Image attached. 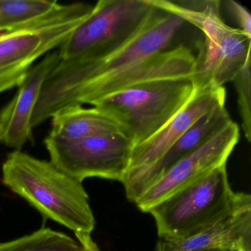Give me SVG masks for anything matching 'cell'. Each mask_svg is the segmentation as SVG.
<instances>
[{
	"mask_svg": "<svg viewBox=\"0 0 251 251\" xmlns=\"http://www.w3.org/2000/svg\"><path fill=\"white\" fill-rule=\"evenodd\" d=\"M185 23L176 14L158 8L142 30L116 52L100 59L61 60L44 83L32 127L75 106L84 92L98 83L168 49Z\"/></svg>",
	"mask_w": 251,
	"mask_h": 251,
	"instance_id": "1",
	"label": "cell"
},
{
	"mask_svg": "<svg viewBox=\"0 0 251 251\" xmlns=\"http://www.w3.org/2000/svg\"><path fill=\"white\" fill-rule=\"evenodd\" d=\"M239 138V126L231 120L203 145L155 179L135 204L141 211L148 212L163 200L226 165Z\"/></svg>",
	"mask_w": 251,
	"mask_h": 251,
	"instance_id": "10",
	"label": "cell"
},
{
	"mask_svg": "<svg viewBox=\"0 0 251 251\" xmlns=\"http://www.w3.org/2000/svg\"><path fill=\"white\" fill-rule=\"evenodd\" d=\"M251 195L234 192L226 165L151 208L159 239H180L220 221L247 202Z\"/></svg>",
	"mask_w": 251,
	"mask_h": 251,
	"instance_id": "4",
	"label": "cell"
},
{
	"mask_svg": "<svg viewBox=\"0 0 251 251\" xmlns=\"http://www.w3.org/2000/svg\"><path fill=\"white\" fill-rule=\"evenodd\" d=\"M45 145L50 161L58 170L81 183L92 177L123 181L133 148V142L123 133L76 140L49 134Z\"/></svg>",
	"mask_w": 251,
	"mask_h": 251,
	"instance_id": "8",
	"label": "cell"
},
{
	"mask_svg": "<svg viewBox=\"0 0 251 251\" xmlns=\"http://www.w3.org/2000/svg\"><path fill=\"white\" fill-rule=\"evenodd\" d=\"M152 5L176 14L202 31L204 44L192 81L198 90L224 87L251 58V39L239 28L226 24L219 0L170 1L150 0Z\"/></svg>",
	"mask_w": 251,
	"mask_h": 251,
	"instance_id": "3",
	"label": "cell"
},
{
	"mask_svg": "<svg viewBox=\"0 0 251 251\" xmlns=\"http://www.w3.org/2000/svg\"><path fill=\"white\" fill-rule=\"evenodd\" d=\"M78 240L79 248L77 251H100L98 245L92 239L91 233H75Z\"/></svg>",
	"mask_w": 251,
	"mask_h": 251,
	"instance_id": "19",
	"label": "cell"
},
{
	"mask_svg": "<svg viewBox=\"0 0 251 251\" xmlns=\"http://www.w3.org/2000/svg\"><path fill=\"white\" fill-rule=\"evenodd\" d=\"M0 138H1V129H0Z\"/></svg>",
	"mask_w": 251,
	"mask_h": 251,
	"instance_id": "20",
	"label": "cell"
},
{
	"mask_svg": "<svg viewBox=\"0 0 251 251\" xmlns=\"http://www.w3.org/2000/svg\"><path fill=\"white\" fill-rule=\"evenodd\" d=\"M194 92L191 77L151 80L114 92L92 106L113 119L134 147L162 128Z\"/></svg>",
	"mask_w": 251,
	"mask_h": 251,
	"instance_id": "5",
	"label": "cell"
},
{
	"mask_svg": "<svg viewBox=\"0 0 251 251\" xmlns=\"http://www.w3.org/2000/svg\"></svg>",
	"mask_w": 251,
	"mask_h": 251,
	"instance_id": "21",
	"label": "cell"
},
{
	"mask_svg": "<svg viewBox=\"0 0 251 251\" xmlns=\"http://www.w3.org/2000/svg\"><path fill=\"white\" fill-rule=\"evenodd\" d=\"M226 98L225 87L195 89L187 103L170 121L151 138L133 147L128 169L121 182L129 201L134 203L137 201L148 173L179 138L204 114L225 105Z\"/></svg>",
	"mask_w": 251,
	"mask_h": 251,
	"instance_id": "9",
	"label": "cell"
},
{
	"mask_svg": "<svg viewBox=\"0 0 251 251\" xmlns=\"http://www.w3.org/2000/svg\"><path fill=\"white\" fill-rule=\"evenodd\" d=\"M2 183L44 217L75 233H91L95 229V217L83 183L50 161L14 151L2 164Z\"/></svg>",
	"mask_w": 251,
	"mask_h": 251,
	"instance_id": "2",
	"label": "cell"
},
{
	"mask_svg": "<svg viewBox=\"0 0 251 251\" xmlns=\"http://www.w3.org/2000/svg\"><path fill=\"white\" fill-rule=\"evenodd\" d=\"M251 60L248 58L233 80L237 92L238 106L242 118V127L248 142L251 139Z\"/></svg>",
	"mask_w": 251,
	"mask_h": 251,
	"instance_id": "17",
	"label": "cell"
},
{
	"mask_svg": "<svg viewBox=\"0 0 251 251\" xmlns=\"http://www.w3.org/2000/svg\"><path fill=\"white\" fill-rule=\"evenodd\" d=\"M69 5L45 0H0V32L48 21L67 11Z\"/></svg>",
	"mask_w": 251,
	"mask_h": 251,
	"instance_id": "15",
	"label": "cell"
},
{
	"mask_svg": "<svg viewBox=\"0 0 251 251\" xmlns=\"http://www.w3.org/2000/svg\"><path fill=\"white\" fill-rule=\"evenodd\" d=\"M231 120L225 105H219L202 116L151 169L144 181L142 193L173 164L203 145Z\"/></svg>",
	"mask_w": 251,
	"mask_h": 251,
	"instance_id": "13",
	"label": "cell"
},
{
	"mask_svg": "<svg viewBox=\"0 0 251 251\" xmlns=\"http://www.w3.org/2000/svg\"><path fill=\"white\" fill-rule=\"evenodd\" d=\"M251 251V202L180 239H159L156 251Z\"/></svg>",
	"mask_w": 251,
	"mask_h": 251,
	"instance_id": "12",
	"label": "cell"
},
{
	"mask_svg": "<svg viewBox=\"0 0 251 251\" xmlns=\"http://www.w3.org/2000/svg\"><path fill=\"white\" fill-rule=\"evenodd\" d=\"M224 2L231 17L240 26L239 29L251 39V16L249 11L241 4L233 0H227Z\"/></svg>",
	"mask_w": 251,
	"mask_h": 251,
	"instance_id": "18",
	"label": "cell"
},
{
	"mask_svg": "<svg viewBox=\"0 0 251 251\" xmlns=\"http://www.w3.org/2000/svg\"><path fill=\"white\" fill-rule=\"evenodd\" d=\"M58 50L52 51L32 67L12 100L0 111V142L14 151L33 141L32 116L50 73L58 65Z\"/></svg>",
	"mask_w": 251,
	"mask_h": 251,
	"instance_id": "11",
	"label": "cell"
},
{
	"mask_svg": "<svg viewBox=\"0 0 251 251\" xmlns=\"http://www.w3.org/2000/svg\"><path fill=\"white\" fill-rule=\"evenodd\" d=\"M157 10L150 0H100L58 48L60 58L106 57L136 36Z\"/></svg>",
	"mask_w": 251,
	"mask_h": 251,
	"instance_id": "6",
	"label": "cell"
},
{
	"mask_svg": "<svg viewBox=\"0 0 251 251\" xmlns=\"http://www.w3.org/2000/svg\"><path fill=\"white\" fill-rule=\"evenodd\" d=\"M78 248V242L65 233L48 227L0 243V251H77Z\"/></svg>",
	"mask_w": 251,
	"mask_h": 251,
	"instance_id": "16",
	"label": "cell"
},
{
	"mask_svg": "<svg viewBox=\"0 0 251 251\" xmlns=\"http://www.w3.org/2000/svg\"><path fill=\"white\" fill-rule=\"evenodd\" d=\"M92 8L70 4L55 18L0 35V94L18 87L35 63L59 48Z\"/></svg>",
	"mask_w": 251,
	"mask_h": 251,
	"instance_id": "7",
	"label": "cell"
},
{
	"mask_svg": "<svg viewBox=\"0 0 251 251\" xmlns=\"http://www.w3.org/2000/svg\"><path fill=\"white\" fill-rule=\"evenodd\" d=\"M116 133H123L120 126L100 110L95 107L74 106L65 108L52 117L49 134L76 140Z\"/></svg>",
	"mask_w": 251,
	"mask_h": 251,
	"instance_id": "14",
	"label": "cell"
}]
</instances>
